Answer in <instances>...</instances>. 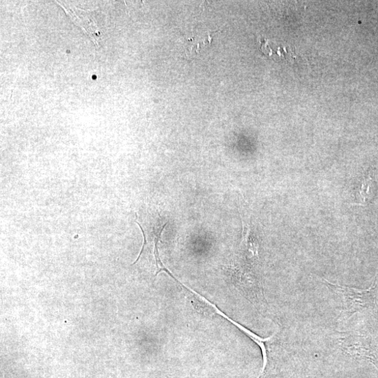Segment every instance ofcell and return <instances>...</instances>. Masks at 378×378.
Listing matches in <instances>:
<instances>
[{
	"mask_svg": "<svg viewBox=\"0 0 378 378\" xmlns=\"http://www.w3.org/2000/svg\"><path fill=\"white\" fill-rule=\"evenodd\" d=\"M324 282L340 298L342 315L347 321L355 314L375 306V282L366 289L344 286L332 282L327 279H324Z\"/></svg>",
	"mask_w": 378,
	"mask_h": 378,
	"instance_id": "cell-1",
	"label": "cell"
},
{
	"mask_svg": "<svg viewBox=\"0 0 378 378\" xmlns=\"http://www.w3.org/2000/svg\"><path fill=\"white\" fill-rule=\"evenodd\" d=\"M338 340L343 353L367 360L378 367V354L369 337L356 333H341Z\"/></svg>",
	"mask_w": 378,
	"mask_h": 378,
	"instance_id": "cell-2",
	"label": "cell"
},
{
	"mask_svg": "<svg viewBox=\"0 0 378 378\" xmlns=\"http://www.w3.org/2000/svg\"><path fill=\"white\" fill-rule=\"evenodd\" d=\"M55 3L63 8L72 21L82 29L83 32L92 39L95 46L98 48L100 46L99 38H100V33L97 22L94 15H92L93 12L83 11L78 9L72 10L61 3Z\"/></svg>",
	"mask_w": 378,
	"mask_h": 378,
	"instance_id": "cell-3",
	"label": "cell"
},
{
	"mask_svg": "<svg viewBox=\"0 0 378 378\" xmlns=\"http://www.w3.org/2000/svg\"><path fill=\"white\" fill-rule=\"evenodd\" d=\"M375 195L374 181L368 173L365 176L361 182L360 186L357 190V203H353L355 206H366L371 201Z\"/></svg>",
	"mask_w": 378,
	"mask_h": 378,
	"instance_id": "cell-4",
	"label": "cell"
},
{
	"mask_svg": "<svg viewBox=\"0 0 378 378\" xmlns=\"http://www.w3.org/2000/svg\"><path fill=\"white\" fill-rule=\"evenodd\" d=\"M243 249L252 256L256 257L258 256V243L252 234L250 227L246 230V232H243V240L242 242Z\"/></svg>",
	"mask_w": 378,
	"mask_h": 378,
	"instance_id": "cell-5",
	"label": "cell"
}]
</instances>
